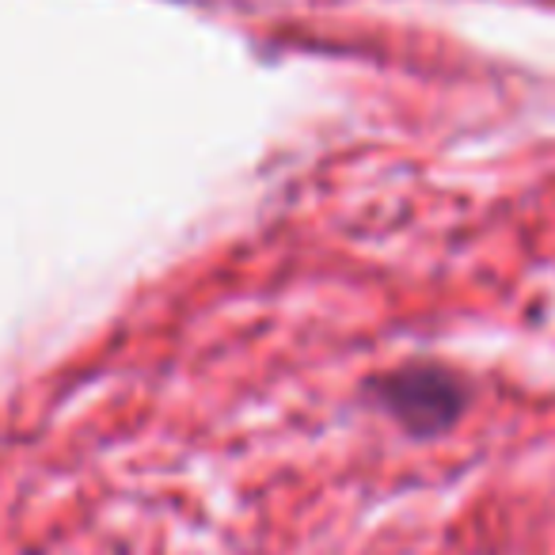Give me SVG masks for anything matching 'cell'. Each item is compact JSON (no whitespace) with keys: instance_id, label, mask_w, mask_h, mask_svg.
I'll use <instances>...</instances> for the list:
<instances>
[{"instance_id":"cell-1","label":"cell","mask_w":555,"mask_h":555,"mask_svg":"<svg viewBox=\"0 0 555 555\" xmlns=\"http://www.w3.org/2000/svg\"><path fill=\"white\" fill-rule=\"evenodd\" d=\"M370 396L411 438H438L461 423L468 385L438 362H408L370 380Z\"/></svg>"}]
</instances>
